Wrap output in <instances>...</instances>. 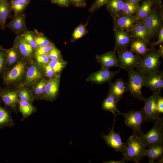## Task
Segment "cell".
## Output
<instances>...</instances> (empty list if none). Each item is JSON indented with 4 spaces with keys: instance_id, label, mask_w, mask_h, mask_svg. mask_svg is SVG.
<instances>
[{
    "instance_id": "8d00e7d4",
    "label": "cell",
    "mask_w": 163,
    "mask_h": 163,
    "mask_svg": "<svg viewBox=\"0 0 163 163\" xmlns=\"http://www.w3.org/2000/svg\"><path fill=\"white\" fill-rule=\"evenodd\" d=\"M6 49L0 45V78L5 71L7 65Z\"/></svg>"
},
{
    "instance_id": "8fae6325",
    "label": "cell",
    "mask_w": 163,
    "mask_h": 163,
    "mask_svg": "<svg viewBox=\"0 0 163 163\" xmlns=\"http://www.w3.org/2000/svg\"><path fill=\"white\" fill-rule=\"evenodd\" d=\"M116 53L120 68L127 71L130 68H137L138 67L142 56L133 53L127 49L119 50Z\"/></svg>"
},
{
    "instance_id": "7a4b0ae2",
    "label": "cell",
    "mask_w": 163,
    "mask_h": 163,
    "mask_svg": "<svg viewBox=\"0 0 163 163\" xmlns=\"http://www.w3.org/2000/svg\"><path fill=\"white\" fill-rule=\"evenodd\" d=\"M126 143L122 153L123 158L126 162L132 161L136 163L139 162L140 160L145 157L146 147L140 139L139 136L133 133Z\"/></svg>"
},
{
    "instance_id": "4fadbf2b",
    "label": "cell",
    "mask_w": 163,
    "mask_h": 163,
    "mask_svg": "<svg viewBox=\"0 0 163 163\" xmlns=\"http://www.w3.org/2000/svg\"><path fill=\"white\" fill-rule=\"evenodd\" d=\"M13 46L17 48L21 59L28 60L34 59V50L20 34L15 38Z\"/></svg>"
},
{
    "instance_id": "9c48e42d",
    "label": "cell",
    "mask_w": 163,
    "mask_h": 163,
    "mask_svg": "<svg viewBox=\"0 0 163 163\" xmlns=\"http://www.w3.org/2000/svg\"><path fill=\"white\" fill-rule=\"evenodd\" d=\"M19 100L16 88L0 85V100L5 107L17 114Z\"/></svg>"
},
{
    "instance_id": "52a82bcc",
    "label": "cell",
    "mask_w": 163,
    "mask_h": 163,
    "mask_svg": "<svg viewBox=\"0 0 163 163\" xmlns=\"http://www.w3.org/2000/svg\"><path fill=\"white\" fill-rule=\"evenodd\" d=\"M161 91L153 92L150 96L145 98L144 105L142 108L144 115V121H153L163 118L158 112L157 104L158 100L161 96Z\"/></svg>"
},
{
    "instance_id": "e0dca14e",
    "label": "cell",
    "mask_w": 163,
    "mask_h": 163,
    "mask_svg": "<svg viewBox=\"0 0 163 163\" xmlns=\"http://www.w3.org/2000/svg\"><path fill=\"white\" fill-rule=\"evenodd\" d=\"M97 62L101 65V68L109 69L112 67L120 68V65L116 52L110 51L95 56Z\"/></svg>"
},
{
    "instance_id": "7bdbcfd3",
    "label": "cell",
    "mask_w": 163,
    "mask_h": 163,
    "mask_svg": "<svg viewBox=\"0 0 163 163\" xmlns=\"http://www.w3.org/2000/svg\"><path fill=\"white\" fill-rule=\"evenodd\" d=\"M109 0H95L89 8L88 11L92 13L105 5Z\"/></svg>"
},
{
    "instance_id": "c3c4849f",
    "label": "cell",
    "mask_w": 163,
    "mask_h": 163,
    "mask_svg": "<svg viewBox=\"0 0 163 163\" xmlns=\"http://www.w3.org/2000/svg\"><path fill=\"white\" fill-rule=\"evenodd\" d=\"M52 3L60 6L67 7L69 6V0H51Z\"/></svg>"
},
{
    "instance_id": "b9f144b4",
    "label": "cell",
    "mask_w": 163,
    "mask_h": 163,
    "mask_svg": "<svg viewBox=\"0 0 163 163\" xmlns=\"http://www.w3.org/2000/svg\"><path fill=\"white\" fill-rule=\"evenodd\" d=\"M55 46L54 44L52 43L44 46L37 48L34 50L35 55L43 54L47 55Z\"/></svg>"
},
{
    "instance_id": "f1b7e54d",
    "label": "cell",
    "mask_w": 163,
    "mask_h": 163,
    "mask_svg": "<svg viewBox=\"0 0 163 163\" xmlns=\"http://www.w3.org/2000/svg\"><path fill=\"white\" fill-rule=\"evenodd\" d=\"M11 10L8 1L0 0V27L2 30L5 29L6 20L10 15Z\"/></svg>"
},
{
    "instance_id": "f546056e",
    "label": "cell",
    "mask_w": 163,
    "mask_h": 163,
    "mask_svg": "<svg viewBox=\"0 0 163 163\" xmlns=\"http://www.w3.org/2000/svg\"><path fill=\"white\" fill-rule=\"evenodd\" d=\"M153 6V3L150 0H143L136 11L134 16L138 20H143L150 12Z\"/></svg>"
},
{
    "instance_id": "74e56055",
    "label": "cell",
    "mask_w": 163,
    "mask_h": 163,
    "mask_svg": "<svg viewBox=\"0 0 163 163\" xmlns=\"http://www.w3.org/2000/svg\"><path fill=\"white\" fill-rule=\"evenodd\" d=\"M10 4L11 10L14 12V14L22 12L28 4L14 0H11Z\"/></svg>"
},
{
    "instance_id": "7c38bea8",
    "label": "cell",
    "mask_w": 163,
    "mask_h": 163,
    "mask_svg": "<svg viewBox=\"0 0 163 163\" xmlns=\"http://www.w3.org/2000/svg\"><path fill=\"white\" fill-rule=\"evenodd\" d=\"M116 116H115L114 122L112 128L110 129L108 135H101L108 146L113 148L115 151L120 152L123 153L126 145V143L122 142L120 133L115 132L114 130V125Z\"/></svg>"
},
{
    "instance_id": "cb8c5ba5",
    "label": "cell",
    "mask_w": 163,
    "mask_h": 163,
    "mask_svg": "<svg viewBox=\"0 0 163 163\" xmlns=\"http://www.w3.org/2000/svg\"><path fill=\"white\" fill-rule=\"evenodd\" d=\"M129 33L132 38L149 43L148 32L142 20H138L135 26Z\"/></svg>"
},
{
    "instance_id": "1f68e13d",
    "label": "cell",
    "mask_w": 163,
    "mask_h": 163,
    "mask_svg": "<svg viewBox=\"0 0 163 163\" xmlns=\"http://www.w3.org/2000/svg\"><path fill=\"white\" fill-rule=\"evenodd\" d=\"M47 79L45 78H42L30 88L35 100H41L44 94Z\"/></svg>"
},
{
    "instance_id": "d6a6232c",
    "label": "cell",
    "mask_w": 163,
    "mask_h": 163,
    "mask_svg": "<svg viewBox=\"0 0 163 163\" xmlns=\"http://www.w3.org/2000/svg\"><path fill=\"white\" fill-rule=\"evenodd\" d=\"M124 4L119 16L134 15L137 9L140 5V2H133L127 0H123Z\"/></svg>"
},
{
    "instance_id": "db71d44e",
    "label": "cell",
    "mask_w": 163,
    "mask_h": 163,
    "mask_svg": "<svg viewBox=\"0 0 163 163\" xmlns=\"http://www.w3.org/2000/svg\"><path fill=\"white\" fill-rule=\"evenodd\" d=\"M19 2H23L25 3L28 4L30 2L31 0H14Z\"/></svg>"
},
{
    "instance_id": "d4e9b609",
    "label": "cell",
    "mask_w": 163,
    "mask_h": 163,
    "mask_svg": "<svg viewBox=\"0 0 163 163\" xmlns=\"http://www.w3.org/2000/svg\"><path fill=\"white\" fill-rule=\"evenodd\" d=\"M147 43L142 40L132 39L129 45L130 50L133 53L143 56L153 48H149L147 46Z\"/></svg>"
},
{
    "instance_id": "d6986e66",
    "label": "cell",
    "mask_w": 163,
    "mask_h": 163,
    "mask_svg": "<svg viewBox=\"0 0 163 163\" xmlns=\"http://www.w3.org/2000/svg\"><path fill=\"white\" fill-rule=\"evenodd\" d=\"M113 30L115 38L113 51L127 49L132 39L129 33L118 28H113Z\"/></svg>"
},
{
    "instance_id": "83f0119b",
    "label": "cell",
    "mask_w": 163,
    "mask_h": 163,
    "mask_svg": "<svg viewBox=\"0 0 163 163\" xmlns=\"http://www.w3.org/2000/svg\"><path fill=\"white\" fill-rule=\"evenodd\" d=\"M123 4V0H109L106 4L107 10L113 19L119 16Z\"/></svg>"
},
{
    "instance_id": "4dcf8cb0",
    "label": "cell",
    "mask_w": 163,
    "mask_h": 163,
    "mask_svg": "<svg viewBox=\"0 0 163 163\" xmlns=\"http://www.w3.org/2000/svg\"><path fill=\"white\" fill-rule=\"evenodd\" d=\"M7 65L6 71L9 70L14 66L21 59L19 54L14 46L6 49Z\"/></svg>"
},
{
    "instance_id": "484cf974",
    "label": "cell",
    "mask_w": 163,
    "mask_h": 163,
    "mask_svg": "<svg viewBox=\"0 0 163 163\" xmlns=\"http://www.w3.org/2000/svg\"><path fill=\"white\" fill-rule=\"evenodd\" d=\"M118 102L111 94H108L107 96L103 100L102 104V109L106 111L111 112L114 116L120 114V111L117 108Z\"/></svg>"
},
{
    "instance_id": "ee69618b",
    "label": "cell",
    "mask_w": 163,
    "mask_h": 163,
    "mask_svg": "<svg viewBox=\"0 0 163 163\" xmlns=\"http://www.w3.org/2000/svg\"><path fill=\"white\" fill-rule=\"evenodd\" d=\"M47 55L50 60H56L63 59L60 50L55 46Z\"/></svg>"
},
{
    "instance_id": "ab89813d",
    "label": "cell",
    "mask_w": 163,
    "mask_h": 163,
    "mask_svg": "<svg viewBox=\"0 0 163 163\" xmlns=\"http://www.w3.org/2000/svg\"><path fill=\"white\" fill-rule=\"evenodd\" d=\"M35 34V40L37 45V48L48 45L52 42L42 33L37 32Z\"/></svg>"
},
{
    "instance_id": "3957f363",
    "label": "cell",
    "mask_w": 163,
    "mask_h": 163,
    "mask_svg": "<svg viewBox=\"0 0 163 163\" xmlns=\"http://www.w3.org/2000/svg\"><path fill=\"white\" fill-rule=\"evenodd\" d=\"M145 26L150 39L157 35L163 26V5L153 6L147 16L142 20Z\"/></svg>"
},
{
    "instance_id": "11a10c76",
    "label": "cell",
    "mask_w": 163,
    "mask_h": 163,
    "mask_svg": "<svg viewBox=\"0 0 163 163\" xmlns=\"http://www.w3.org/2000/svg\"><path fill=\"white\" fill-rule=\"evenodd\" d=\"M129 1L133 2H142L144 0H127Z\"/></svg>"
},
{
    "instance_id": "44dd1931",
    "label": "cell",
    "mask_w": 163,
    "mask_h": 163,
    "mask_svg": "<svg viewBox=\"0 0 163 163\" xmlns=\"http://www.w3.org/2000/svg\"><path fill=\"white\" fill-rule=\"evenodd\" d=\"M108 93L112 94L118 102L127 90V82L121 78H117L114 82L109 83Z\"/></svg>"
},
{
    "instance_id": "bcb514c9",
    "label": "cell",
    "mask_w": 163,
    "mask_h": 163,
    "mask_svg": "<svg viewBox=\"0 0 163 163\" xmlns=\"http://www.w3.org/2000/svg\"><path fill=\"white\" fill-rule=\"evenodd\" d=\"M157 35H158V40L150 44L151 48H154L155 46L162 44L163 43V26L160 29Z\"/></svg>"
},
{
    "instance_id": "f35d334b",
    "label": "cell",
    "mask_w": 163,
    "mask_h": 163,
    "mask_svg": "<svg viewBox=\"0 0 163 163\" xmlns=\"http://www.w3.org/2000/svg\"><path fill=\"white\" fill-rule=\"evenodd\" d=\"M35 50L37 47L35 40V34L31 31L26 30L20 34Z\"/></svg>"
},
{
    "instance_id": "7402d4cb",
    "label": "cell",
    "mask_w": 163,
    "mask_h": 163,
    "mask_svg": "<svg viewBox=\"0 0 163 163\" xmlns=\"http://www.w3.org/2000/svg\"><path fill=\"white\" fill-rule=\"evenodd\" d=\"M145 156L149 159V163H155L156 160L158 163H163V145H155L149 147L145 149Z\"/></svg>"
},
{
    "instance_id": "603a6c76",
    "label": "cell",
    "mask_w": 163,
    "mask_h": 163,
    "mask_svg": "<svg viewBox=\"0 0 163 163\" xmlns=\"http://www.w3.org/2000/svg\"><path fill=\"white\" fill-rule=\"evenodd\" d=\"M0 100V130L5 128H11L15 123L11 115V111L8 108L2 107Z\"/></svg>"
},
{
    "instance_id": "9a60e30c",
    "label": "cell",
    "mask_w": 163,
    "mask_h": 163,
    "mask_svg": "<svg viewBox=\"0 0 163 163\" xmlns=\"http://www.w3.org/2000/svg\"><path fill=\"white\" fill-rule=\"evenodd\" d=\"M143 86L153 92L161 91L163 88V72L160 70L147 75Z\"/></svg>"
},
{
    "instance_id": "f5cc1de1",
    "label": "cell",
    "mask_w": 163,
    "mask_h": 163,
    "mask_svg": "<svg viewBox=\"0 0 163 163\" xmlns=\"http://www.w3.org/2000/svg\"><path fill=\"white\" fill-rule=\"evenodd\" d=\"M152 2L153 4V6L157 7L160 6L162 4V0H149Z\"/></svg>"
},
{
    "instance_id": "f907efd6",
    "label": "cell",
    "mask_w": 163,
    "mask_h": 163,
    "mask_svg": "<svg viewBox=\"0 0 163 163\" xmlns=\"http://www.w3.org/2000/svg\"><path fill=\"white\" fill-rule=\"evenodd\" d=\"M103 163H125L126 161L123 158L122 159L120 160H111L108 161H104Z\"/></svg>"
},
{
    "instance_id": "60d3db41",
    "label": "cell",
    "mask_w": 163,
    "mask_h": 163,
    "mask_svg": "<svg viewBox=\"0 0 163 163\" xmlns=\"http://www.w3.org/2000/svg\"><path fill=\"white\" fill-rule=\"evenodd\" d=\"M34 59L37 65L42 68L48 64L50 60L46 54L35 55Z\"/></svg>"
},
{
    "instance_id": "816d5d0a",
    "label": "cell",
    "mask_w": 163,
    "mask_h": 163,
    "mask_svg": "<svg viewBox=\"0 0 163 163\" xmlns=\"http://www.w3.org/2000/svg\"><path fill=\"white\" fill-rule=\"evenodd\" d=\"M157 52L160 57L163 58V43L159 45V47Z\"/></svg>"
},
{
    "instance_id": "4316f807",
    "label": "cell",
    "mask_w": 163,
    "mask_h": 163,
    "mask_svg": "<svg viewBox=\"0 0 163 163\" xmlns=\"http://www.w3.org/2000/svg\"><path fill=\"white\" fill-rule=\"evenodd\" d=\"M18 109L22 115L21 121L29 117L37 111V107L34 106L32 104L20 100L18 103Z\"/></svg>"
},
{
    "instance_id": "6da1fadb",
    "label": "cell",
    "mask_w": 163,
    "mask_h": 163,
    "mask_svg": "<svg viewBox=\"0 0 163 163\" xmlns=\"http://www.w3.org/2000/svg\"><path fill=\"white\" fill-rule=\"evenodd\" d=\"M31 60L21 59L12 68L6 71L1 78L3 85L5 86L15 88L19 86Z\"/></svg>"
},
{
    "instance_id": "5b68a950",
    "label": "cell",
    "mask_w": 163,
    "mask_h": 163,
    "mask_svg": "<svg viewBox=\"0 0 163 163\" xmlns=\"http://www.w3.org/2000/svg\"><path fill=\"white\" fill-rule=\"evenodd\" d=\"M152 128L146 133H143L139 137L146 147L163 144V120L154 121Z\"/></svg>"
},
{
    "instance_id": "6f0895ef",
    "label": "cell",
    "mask_w": 163,
    "mask_h": 163,
    "mask_svg": "<svg viewBox=\"0 0 163 163\" xmlns=\"http://www.w3.org/2000/svg\"></svg>"
},
{
    "instance_id": "7dc6e473",
    "label": "cell",
    "mask_w": 163,
    "mask_h": 163,
    "mask_svg": "<svg viewBox=\"0 0 163 163\" xmlns=\"http://www.w3.org/2000/svg\"><path fill=\"white\" fill-rule=\"evenodd\" d=\"M69 3L77 7L83 8L87 5L85 0H69Z\"/></svg>"
},
{
    "instance_id": "681fc988",
    "label": "cell",
    "mask_w": 163,
    "mask_h": 163,
    "mask_svg": "<svg viewBox=\"0 0 163 163\" xmlns=\"http://www.w3.org/2000/svg\"><path fill=\"white\" fill-rule=\"evenodd\" d=\"M157 110L159 113H163V98L161 96L159 98L157 104Z\"/></svg>"
},
{
    "instance_id": "ffe728a7",
    "label": "cell",
    "mask_w": 163,
    "mask_h": 163,
    "mask_svg": "<svg viewBox=\"0 0 163 163\" xmlns=\"http://www.w3.org/2000/svg\"><path fill=\"white\" fill-rule=\"evenodd\" d=\"M13 32L18 35L26 30V17L22 12L14 14L11 21L5 25Z\"/></svg>"
},
{
    "instance_id": "d590c367",
    "label": "cell",
    "mask_w": 163,
    "mask_h": 163,
    "mask_svg": "<svg viewBox=\"0 0 163 163\" xmlns=\"http://www.w3.org/2000/svg\"><path fill=\"white\" fill-rule=\"evenodd\" d=\"M88 23V21L85 25L81 24L75 29L72 35V41L74 42L88 33V31L86 28Z\"/></svg>"
},
{
    "instance_id": "8992f818",
    "label": "cell",
    "mask_w": 163,
    "mask_h": 163,
    "mask_svg": "<svg viewBox=\"0 0 163 163\" xmlns=\"http://www.w3.org/2000/svg\"><path fill=\"white\" fill-rule=\"evenodd\" d=\"M157 50L153 48L142 58L137 70L147 75L159 70L161 63Z\"/></svg>"
},
{
    "instance_id": "836d02e7",
    "label": "cell",
    "mask_w": 163,
    "mask_h": 163,
    "mask_svg": "<svg viewBox=\"0 0 163 163\" xmlns=\"http://www.w3.org/2000/svg\"><path fill=\"white\" fill-rule=\"evenodd\" d=\"M16 88L19 100L33 104L35 99L30 88L25 86H19Z\"/></svg>"
},
{
    "instance_id": "277c9868",
    "label": "cell",
    "mask_w": 163,
    "mask_h": 163,
    "mask_svg": "<svg viewBox=\"0 0 163 163\" xmlns=\"http://www.w3.org/2000/svg\"><path fill=\"white\" fill-rule=\"evenodd\" d=\"M126 71L128 77L126 82L128 91L135 98L143 101L145 98L142 94V89L147 75L138 70H135L133 68Z\"/></svg>"
},
{
    "instance_id": "ba28073f",
    "label": "cell",
    "mask_w": 163,
    "mask_h": 163,
    "mask_svg": "<svg viewBox=\"0 0 163 163\" xmlns=\"http://www.w3.org/2000/svg\"><path fill=\"white\" fill-rule=\"evenodd\" d=\"M44 78L43 68L37 65L34 59L30 62L24 79L19 86L30 88Z\"/></svg>"
},
{
    "instance_id": "5bb4252c",
    "label": "cell",
    "mask_w": 163,
    "mask_h": 163,
    "mask_svg": "<svg viewBox=\"0 0 163 163\" xmlns=\"http://www.w3.org/2000/svg\"><path fill=\"white\" fill-rule=\"evenodd\" d=\"M60 75L47 80L43 95L41 100L53 101L56 100L59 94Z\"/></svg>"
},
{
    "instance_id": "2e32d148",
    "label": "cell",
    "mask_w": 163,
    "mask_h": 163,
    "mask_svg": "<svg viewBox=\"0 0 163 163\" xmlns=\"http://www.w3.org/2000/svg\"><path fill=\"white\" fill-rule=\"evenodd\" d=\"M120 70L112 71L109 69L101 68L90 74L86 78L87 82H91L98 85L110 82Z\"/></svg>"
},
{
    "instance_id": "30bf717a",
    "label": "cell",
    "mask_w": 163,
    "mask_h": 163,
    "mask_svg": "<svg viewBox=\"0 0 163 163\" xmlns=\"http://www.w3.org/2000/svg\"><path fill=\"white\" fill-rule=\"evenodd\" d=\"M120 114L123 116L126 125L130 128L133 133L139 136L143 133L141 128L142 124L144 121V115L142 109L139 111L131 110L125 113L120 111Z\"/></svg>"
},
{
    "instance_id": "ac0fdd59",
    "label": "cell",
    "mask_w": 163,
    "mask_h": 163,
    "mask_svg": "<svg viewBox=\"0 0 163 163\" xmlns=\"http://www.w3.org/2000/svg\"><path fill=\"white\" fill-rule=\"evenodd\" d=\"M138 20L134 15H122L113 19V28L129 33L135 27Z\"/></svg>"
},
{
    "instance_id": "9f6ffc18",
    "label": "cell",
    "mask_w": 163,
    "mask_h": 163,
    "mask_svg": "<svg viewBox=\"0 0 163 163\" xmlns=\"http://www.w3.org/2000/svg\"><path fill=\"white\" fill-rule=\"evenodd\" d=\"M6 0V1H8V0Z\"/></svg>"
},
{
    "instance_id": "f6af8a7d",
    "label": "cell",
    "mask_w": 163,
    "mask_h": 163,
    "mask_svg": "<svg viewBox=\"0 0 163 163\" xmlns=\"http://www.w3.org/2000/svg\"><path fill=\"white\" fill-rule=\"evenodd\" d=\"M42 68L45 77H47L48 79L52 78L58 75L48 64L44 66Z\"/></svg>"
},
{
    "instance_id": "e575fe53",
    "label": "cell",
    "mask_w": 163,
    "mask_h": 163,
    "mask_svg": "<svg viewBox=\"0 0 163 163\" xmlns=\"http://www.w3.org/2000/svg\"><path fill=\"white\" fill-rule=\"evenodd\" d=\"M66 63V62L64 61L63 59L56 60H50L48 65L56 75H59L65 68Z\"/></svg>"
}]
</instances>
